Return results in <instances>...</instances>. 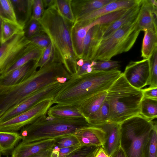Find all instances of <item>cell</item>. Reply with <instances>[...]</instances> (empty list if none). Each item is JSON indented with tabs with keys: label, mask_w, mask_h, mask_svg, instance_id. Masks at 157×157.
I'll list each match as a JSON object with an SVG mask.
<instances>
[{
	"label": "cell",
	"mask_w": 157,
	"mask_h": 157,
	"mask_svg": "<svg viewBox=\"0 0 157 157\" xmlns=\"http://www.w3.org/2000/svg\"><path fill=\"white\" fill-rule=\"evenodd\" d=\"M143 98L141 89L130 85L122 73L107 91L105 100L109 108L107 124H120L140 114V105Z\"/></svg>",
	"instance_id": "obj_3"
},
{
	"label": "cell",
	"mask_w": 157,
	"mask_h": 157,
	"mask_svg": "<svg viewBox=\"0 0 157 157\" xmlns=\"http://www.w3.org/2000/svg\"><path fill=\"white\" fill-rule=\"evenodd\" d=\"M122 73L114 69L72 75L53 98V104L75 108L93 95L107 91Z\"/></svg>",
	"instance_id": "obj_1"
},
{
	"label": "cell",
	"mask_w": 157,
	"mask_h": 157,
	"mask_svg": "<svg viewBox=\"0 0 157 157\" xmlns=\"http://www.w3.org/2000/svg\"><path fill=\"white\" fill-rule=\"evenodd\" d=\"M35 45L24 34L16 35L0 46V76L6 71L24 53Z\"/></svg>",
	"instance_id": "obj_7"
},
{
	"label": "cell",
	"mask_w": 157,
	"mask_h": 157,
	"mask_svg": "<svg viewBox=\"0 0 157 157\" xmlns=\"http://www.w3.org/2000/svg\"><path fill=\"white\" fill-rule=\"evenodd\" d=\"M120 62L112 60H97L96 64L93 67V71H106L118 69Z\"/></svg>",
	"instance_id": "obj_37"
},
{
	"label": "cell",
	"mask_w": 157,
	"mask_h": 157,
	"mask_svg": "<svg viewBox=\"0 0 157 157\" xmlns=\"http://www.w3.org/2000/svg\"><path fill=\"white\" fill-rule=\"evenodd\" d=\"M54 50L51 43L44 50L43 54L38 61L37 66L40 68L52 61L54 59Z\"/></svg>",
	"instance_id": "obj_38"
},
{
	"label": "cell",
	"mask_w": 157,
	"mask_h": 157,
	"mask_svg": "<svg viewBox=\"0 0 157 157\" xmlns=\"http://www.w3.org/2000/svg\"><path fill=\"white\" fill-rule=\"evenodd\" d=\"M24 30V36L28 40L42 32L39 21L32 17Z\"/></svg>",
	"instance_id": "obj_36"
},
{
	"label": "cell",
	"mask_w": 157,
	"mask_h": 157,
	"mask_svg": "<svg viewBox=\"0 0 157 157\" xmlns=\"http://www.w3.org/2000/svg\"><path fill=\"white\" fill-rule=\"evenodd\" d=\"M139 0H113L100 8L81 17L75 21L87 24L103 15L120 10L130 8L135 5Z\"/></svg>",
	"instance_id": "obj_12"
},
{
	"label": "cell",
	"mask_w": 157,
	"mask_h": 157,
	"mask_svg": "<svg viewBox=\"0 0 157 157\" xmlns=\"http://www.w3.org/2000/svg\"><path fill=\"white\" fill-rule=\"evenodd\" d=\"M100 146L81 145L65 157H94Z\"/></svg>",
	"instance_id": "obj_34"
},
{
	"label": "cell",
	"mask_w": 157,
	"mask_h": 157,
	"mask_svg": "<svg viewBox=\"0 0 157 157\" xmlns=\"http://www.w3.org/2000/svg\"><path fill=\"white\" fill-rule=\"evenodd\" d=\"M107 91L101 92L93 95L75 107L87 121L99 110L105 101Z\"/></svg>",
	"instance_id": "obj_20"
},
{
	"label": "cell",
	"mask_w": 157,
	"mask_h": 157,
	"mask_svg": "<svg viewBox=\"0 0 157 157\" xmlns=\"http://www.w3.org/2000/svg\"><path fill=\"white\" fill-rule=\"evenodd\" d=\"M139 17L116 30L108 37L102 39L93 60H110L117 55L129 51L141 31L138 24Z\"/></svg>",
	"instance_id": "obj_6"
},
{
	"label": "cell",
	"mask_w": 157,
	"mask_h": 157,
	"mask_svg": "<svg viewBox=\"0 0 157 157\" xmlns=\"http://www.w3.org/2000/svg\"><path fill=\"white\" fill-rule=\"evenodd\" d=\"M144 32L141 56L143 59H148L157 50V29H150Z\"/></svg>",
	"instance_id": "obj_23"
},
{
	"label": "cell",
	"mask_w": 157,
	"mask_h": 157,
	"mask_svg": "<svg viewBox=\"0 0 157 157\" xmlns=\"http://www.w3.org/2000/svg\"><path fill=\"white\" fill-rule=\"evenodd\" d=\"M2 20L0 37L1 44L15 35L24 34V28L17 22Z\"/></svg>",
	"instance_id": "obj_25"
},
{
	"label": "cell",
	"mask_w": 157,
	"mask_h": 157,
	"mask_svg": "<svg viewBox=\"0 0 157 157\" xmlns=\"http://www.w3.org/2000/svg\"><path fill=\"white\" fill-rule=\"evenodd\" d=\"M53 99L51 98L41 100L25 112L0 123V131L17 132L20 130L39 117L47 114L53 104Z\"/></svg>",
	"instance_id": "obj_9"
},
{
	"label": "cell",
	"mask_w": 157,
	"mask_h": 157,
	"mask_svg": "<svg viewBox=\"0 0 157 157\" xmlns=\"http://www.w3.org/2000/svg\"><path fill=\"white\" fill-rule=\"evenodd\" d=\"M54 141V139H52L29 143L21 142L11 152V157H29L52 148Z\"/></svg>",
	"instance_id": "obj_16"
},
{
	"label": "cell",
	"mask_w": 157,
	"mask_h": 157,
	"mask_svg": "<svg viewBox=\"0 0 157 157\" xmlns=\"http://www.w3.org/2000/svg\"><path fill=\"white\" fill-rule=\"evenodd\" d=\"M48 116L56 117L71 118L84 117L76 108L56 104L51 107L48 110Z\"/></svg>",
	"instance_id": "obj_26"
},
{
	"label": "cell",
	"mask_w": 157,
	"mask_h": 157,
	"mask_svg": "<svg viewBox=\"0 0 157 157\" xmlns=\"http://www.w3.org/2000/svg\"><path fill=\"white\" fill-rule=\"evenodd\" d=\"M62 85L57 81L33 93L0 116V123L25 112L41 100L53 98Z\"/></svg>",
	"instance_id": "obj_8"
},
{
	"label": "cell",
	"mask_w": 157,
	"mask_h": 157,
	"mask_svg": "<svg viewBox=\"0 0 157 157\" xmlns=\"http://www.w3.org/2000/svg\"><path fill=\"white\" fill-rule=\"evenodd\" d=\"M109 157H126L123 150L120 147L115 150Z\"/></svg>",
	"instance_id": "obj_44"
},
{
	"label": "cell",
	"mask_w": 157,
	"mask_h": 157,
	"mask_svg": "<svg viewBox=\"0 0 157 157\" xmlns=\"http://www.w3.org/2000/svg\"><path fill=\"white\" fill-rule=\"evenodd\" d=\"M140 114L152 121L157 117V99L143 97L140 105Z\"/></svg>",
	"instance_id": "obj_28"
},
{
	"label": "cell",
	"mask_w": 157,
	"mask_h": 157,
	"mask_svg": "<svg viewBox=\"0 0 157 157\" xmlns=\"http://www.w3.org/2000/svg\"><path fill=\"white\" fill-rule=\"evenodd\" d=\"M143 97L157 99V87L141 89Z\"/></svg>",
	"instance_id": "obj_43"
},
{
	"label": "cell",
	"mask_w": 157,
	"mask_h": 157,
	"mask_svg": "<svg viewBox=\"0 0 157 157\" xmlns=\"http://www.w3.org/2000/svg\"><path fill=\"white\" fill-rule=\"evenodd\" d=\"M157 7L153 6L149 0H142L138 22L140 31L157 29Z\"/></svg>",
	"instance_id": "obj_18"
},
{
	"label": "cell",
	"mask_w": 157,
	"mask_h": 157,
	"mask_svg": "<svg viewBox=\"0 0 157 157\" xmlns=\"http://www.w3.org/2000/svg\"><path fill=\"white\" fill-rule=\"evenodd\" d=\"M84 63V60L82 59H78L76 62V64L78 67H81L83 66Z\"/></svg>",
	"instance_id": "obj_48"
},
{
	"label": "cell",
	"mask_w": 157,
	"mask_h": 157,
	"mask_svg": "<svg viewBox=\"0 0 157 157\" xmlns=\"http://www.w3.org/2000/svg\"><path fill=\"white\" fill-rule=\"evenodd\" d=\"M44 10L43 0H33L32 17L39 21L42 16Z\"/></svg>",
	"instance_id": "obj_41"
},
{
	"label": "cell",
	"mask_w": 157,
	"mask_h": 157,
	"mask_svg": "<svg viewBox=\"0 0 157 157\" xmlns=\"http://www.w3.org/2000/svg\"><path fill=\"white\" fill-rule=\"evenodd\" d=\"M84 60V63L83 66L81 67H78L76 73L74 75H80L87 73V70L88 68L94 66L96 63V61L92 60L91 61L87 60Z\"/></svg>",
	"instance_id": "obj_42"
},
{
	"label": "cell",
	"mask_w": 157,
	"mask_h": 157,
	"mask_svg": "<svg viewBox=\"0 0 157 157\" xmlns=\"http://www.w3.org/2000/svg\"><path fill=\"white\" fill-rule=\"evenodd\" d=\"M157 126L155 123L142 151V157H157Z\"/></svg>",
	"instance_id": "obj_29"
},
{
	"label": "cell",
	"mask_w": 157,
	"mask_h": 157,
	"mask_svg": "<svg viewBox=\"0 0 157 157\" xmlns=\"http://www.w3.org/2000/svg\"><path fill=\"white\" fill-rule=\"evenodd\" d=\"M17 22L24 29L30 20L33 0H10Z\"/></svg>",
	"instance_id": "obj_22"
},
{
	"label": "cell",
	"mask_w": 157,
	"mask_h": 157,
	"mask_svg": "<svg viewBox=\"0 0 157 157\" xmlns=\"http://www.w3.org/2000/svg\"><path fill=\"white\" fill-rule=\"evenodd\" d=\"M105 133V139L102 146L109 157L120 147L121 133L120 124L108 123L100 126Z\"/></svg>",
	"instance_id": "obj_19"
},
{
	"label": "cell",
	"mask_w": 157,
	"mask_h": 157,
	"mask_svg": "<svg viewBox=\"0 0 157 157\" xmlns=\"http://www.w3.org/2000/svg\"></svg>",
	"instance_id": "obj_52"
},
{
	"label": "cell",
	"mask_w": 157,
	"mask_h": 157,
	"mask_svg": "<svg viewBox=\"0 0 157 157\" xmlns=\"http://www.w3.org/2000/svg\"><path fill=\"white\" fill-rule=\"evenodd\" d=\"M155 123L140 114L120 124V147L126 157H142L143 149Z\"/></svg>",
	"instance_id": "obj_5"
},
{
	"label": "cell",
	"mask_w": 157,
	"mask_h": 157,
	"mask_svg": "<svg viewBox=\"0 0 157 157\" xmlns=\"http://www.w3.org/2000/svg\"><path fill=\"white\" fill-rule=\"evenodd\" d=\"M123 74L130 85L136 89H141L147 85L149 81V59L130 62L126 67Z\"/></svg>",
	"instance_id": "obj_10"
},
{
	"label": "cell",
	"mask_w": 157,
	"mask_h": 157,
	"mask_svg": "<svg viewBox=\"0 0 157 157\" xmlns=\"http://www.w3.org/2000/svg\"><path fill=\"white\" fill-rule=\"evenodd\" d=\"M45 49L35 45L33 48L24 53L4 74L1 75L7 74L12 71L22 66L31 60H35L39 61Z\"/></svg>",
	"instance_id": "obj_27"
},
{
	"label": "cell",
	"mask_w": 157,
	"mask_h": 157,
	"mask_svg": "<svg viewBox=\"0 0 157 157\" xmlns=\"http://www.w3.org/2000/svg\"><path fill=\"white\" fill-rule=\"evenodd\" d=\"M149 60L150 77L147 85L149 87H157V50Z\"/></svg>",
	"instance_id": "obj_35"
},
{
	"label": "cell",
	"mask_w": 157,
	"mask_h": 157,
	"mask_svg": "<svg viewBox=\"0 0 157 157\" xmlns=\"http://www.w3.org/2000/svg\"><path fill=\"white\" fill-rule=\"evenodd\" d=\"M21 140L17 132L0 131V155L7 154L12 152Z\"/></svg>",
	"instance_id": "obj_24"
},
{
	"label": "cell",
	"mask_w": 157,
	"mask_h": 157,
	"mask_svg": "<svg viewBox=\"0 0 157 157\" xmlns=\"http://www.w3.org/2000/svg\"><path fill=\"white\" fill-rule=\"evenodd\" d=\"M51 149L43 151L29 157H50Z\"/></svg>",
	"instance_id": "obj_45"
},
{
	"label": "cell",
	"mask_w": 157,
	"mask_h": 157,
	"mask_svg": "<svg viewBox=\"0 0 157 157\" xmlns=\"http://www.w3.org/2000/svg\"><path fill=\"white\" fill-rule=\"evenodd\" d=\"M0 17L2 19L17 22L10 0H0Z\"/></svg>",
	"instance_id": "obj_32"
},
{
	"label": "cell",
	"mask_w": 157,
	"mask_h": 157,
	"mask_svg": "<svg viewBox=\"0 0 157 157\" xmlns=\"http://www.w3.org/2000/svg\"><path fill=\"white\" fill-rule=\"evenodd\" d=\"M2 19L1 18V17H0V34H1V25L2 22Z\"/></svg>",
	"instance_id": "obj_50"
},
{
	"label": "cell",
	"mask_w": 157,
	"mask_h": 157,
	"mask_svg": "<svg viewBox=\"0 0 157 157\" xmlns=\"http://www.w3.org/2000/svg\"><path fill=\"white\" fill-rule=\"evenodd\" d=\"M109 114V105L105 100L99 110L88 121L91 126L99 127L108 123Z\"/></svg>",
	"instance_id": "obj_30"
},
{
	"label": "cell",
	"mask_w": 157,
	"mask_h": 157,
	"mask_svg": "<svg viewBox=\"0 0 157 157\" xmlns=\"http://www.w3.org/2000/svg\"><path fill=\"white\" fill-rule=\"evenodd\" d=\"M1 45V43H0V46Z\"/></svg>",
	"instance_id": "obj_51"
},
{
	"label": "cell",
	"mask_w": 157,
	"mask_h": 157,
	"mask_svg": "<svg viewBox=\"0 0 157 157\" xmlns=\"http://www.w3.org/2000/svg\"><path fill=\"white\" fill-rule=\"evenodd\" d=\"M39 21L41 31L48 36L52 45L53 60L62 63L72 75L75 74L79 59L74 51L71 37L73 24L62 16L55 6L45 10Z\"/></svg>",
	"instance_id": "obj_2"
},
{
	"label": "cell",
	"mask_w": 157,
	"mask_h": 157,
	"mask_svg": "<svg viewBox=\"0 0 157 157\" xmlns=\"http://www.w3.org/2000/svg\"><path fill=\"white\" fill-rule=\"evenodd\" d=\"M81 145L78 144L69 147L58 148L54 146L51 149L50 157H65Z\"/></svg>",
	"instance_id": "obj_39"
},
{
	"label": "cell",
	"mask_w": 157,
	"mask_h": 157,
	"mask_svg": "<svg viewBox=\"0 0 157 157\" xmlns=\"http://www.w3.org/2000/svg\"><path fill=\"white\" fill-rule=\"evenodd\" d=\"M97 25H100L98 18L88 24L75 21L72 25L71 37L74 51L79 59L82 58L83 42L85 36L89 29Z\"/></svg>",
	"instance_id": "obj_17"
},
{
	"label": "cell",
	"mask_w": 157,
	"mask_h": 157,
	"mask_svg": "<svg viewBox=\"0 0 157 157\" xmlns=\"http://www.w3.org/2000/svg\"><path fill=\"white\" fill-rule=\"evenodd\" d=\"M71 0H55L54 6L64 18L73 24L75 21L71 6Z\"/></svg>",
	"instance_id": "obj_31"
},
{
	"label": "cell",
	"mask_w": 157,
	"mask_h": 157,
	"mask_svg": "<svg viewBox=\"0 0 157 157\" xmlns=\"http://www.w3.org/2000/svg\"><path fill=\"white\" fill-rule=\"evenodd\" d=\"M54 140V146L59 148L80 144L77 138L73 134L61 136Z\"/></svg>",
	"instance_id": "obj_33"
},
{
	"label": "cell",
	"mask_w": 157,
	"mask_h": 157,
	"mask_svg": "<svg viewBox=\"0 0 157 157\" xmlns=\"http://www.w3.org/2000/svg\"><path fill=\"white\" fill-rule=\"evenodd\" d=\"M38 61L31 60L7 74L0 76V86H12L23 82L36 71Z\"/></svg>",
	"instance_id": "obj_11"
},
{
	"label": "cell",
	"mask_w": 157,
	"mask_h": 157,
	"mask_svg": "<svg viewBox=\"0 0 157 157\" xmlns=\"http://www.w3.org/2000/svg\"><path fill=\"white\" fill-rule=\"evenodd\" d=\"M94 157H109L102 146H101L97 151Z\"/></svg>",
	"instance_id": "obj_46"
},
{
	"label": "cell",
	"mask_w": 157,
	"mask_h": 157,
	"mask_svg": "<svg viewBox=\"0 0 157 157\" xmlns=\"http://www.w3.org/2000/svg\"><path fill=\"white\" fill-rule=\"evenodd\" d=\"M142 0L131 7L123 15L114 21L106 25H101L102 29V39H105L122 26L136 19L139 16Z\"/></svg>",
	"instance_id": "obj_15"
},
{
	"label": "cell",
	"mask_w": 157,
	"mask_h": 157,
	"mask_svg": "<svg viewBox=\"0 0 157 157\" xmlns=\"http://www.w3.org/2000/svg\"><path fill=\"white\" fill-rule=\"evenodd\" d=\"M149 1L153 6L157 7V2L156 0H149Z\"/></svg>",
	"instance_id": "obj_49"
},
{
	"label": "cell",
	"mask_w": 157,
	"mask_h": 157,
	"mask_svg": "<svg viewBox=\"0 0 157 157\" xmlns=\"http://www.w3.org/2000/svg\"><path fill=\"white\" fill-rule=\"evenodd\" d=\"M29 40L34 45L44 49L47 47L51 43L49 37L43 32Z\"/></svg>",
	"instance_id": "obj_40"
},
{
	"label": "cell",
	"mask_w": 157,
	"mask_h": 157,
	"mask_svg": "<svg viewBox=\"0 0 157 157\" xmlns=\"http://www.w3.org/2000/svg\"><path fill=\"white\" fill-rule=\"evenodd\" d=\"M73 134L82 146H102L105 139V133L102 128L91 125L79 129Z\"/></svg>",
	"instance_id": "obj_14"
},
{
	"label": "cell",
	"mask_w": 157,
	"mask_h": 157,
	"mask_svg": "<svg viewBox=\"0 0 157 157\" xmlns=\"http://www.w3.org/2000/svg\"><path fill=\"white\" fill-rule=\"evenodd\" d=\"M113 0H71V6L75 20L98 9Z\"/></svg>",
	"instance_id": "obj_21"
},
{
	"label": "cell",
	"mask_w": 157,
	"mask_h": 157,
	"mask_svg": "<svg viewBox=\"0 0 157 157\" xmlns=\"http://www.w3.org/2000/svg\"><path fill=\"white\" fill-rule=\"evenodd\" d=\"M102 35L100 25H96L89 29L83 42L81 59L91 61L93 60Z\"/></svg>",
	"instance_id": "obj_13"
},
{
	"label": "cell",
	"mask_w": 157,
	"mask_h": 157,
	"mask_svg": "<svg viewBox=\"0 0 157 157\" xmlns=\"http://www.w3.org/2000/svg\"><path fill=\"white\" fill-rule=\"evenodd\" d=\"M55 0H43V2L44 8L47 9L54 6L55 4Z\"/></svg>",
	"instance_id": "obj_47"
},
{
	"label": "cell",
	"mask_w": 157,
	"mask_h": 157,
	"mask_svg": "<svg viewBox=\"0 0 157 157\" xmlns=\"http://www.w3.org/2000/svg\"><path fill=\"white\" fill-rule=\"evenodd\" d=\"M90 125L83 117L71 118L53 117L46 114L23 127L20 135L21 142L29 143L71 134Z\"/></svg>",
	"instance_id": "obj_4"
}]
</instances>
